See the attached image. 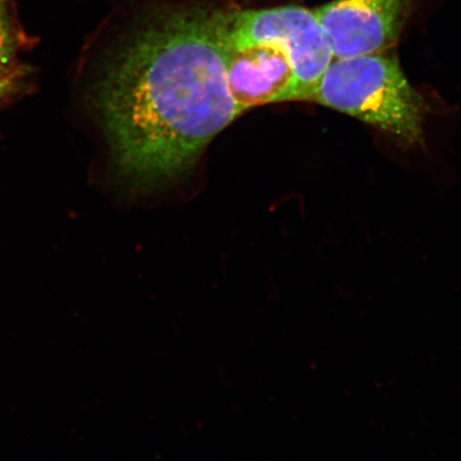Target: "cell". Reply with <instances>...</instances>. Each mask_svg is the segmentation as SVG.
<instances>
[{
  "label": "cell",
  "instance_id": "cell-1",
  "mask_svg": "<svg viewBox=\"0 0 461 461\" xmlns=\"http://www.w3.org/2000/svg\"><path fill=\"white\" fill-rule=\"evenodd\" d=\"M224 13L207 2L143 10L102 68L92 101L131 188L185 175L241 113L228 84Z\"/></svg>",
  "mask_w": 461,
  "mask_h": 461
},
{
  "label": "cell",
  "instance_id": "cell-2",
  "mask_svg": "<svg viewBox=\"0 0 461 461\" xmlns=\"http://www.w3.org/2000/svg\"><path fill=\"white\" fill-rule=\"evenodd\" d=\"M303 102L348 114L402 146L424 142L428 106L408 82L397 58L384 51L333 59Z\"/></svg>",
  "mask_w": 461,
  "mask_h": 461
},
{
  "label": "cell",
  "instance_id": "cell-3",
  "mask_svg": "<svg viewBox=\"0 0 461 461\" xmlns=\"http://www.w3.org/2000/svg\"><path fill=\"white\" fill-rule=\"evenodd\" d=\"M230 24L251 39L285 51L295 71L297 101L312 88L333 60L326 34L314 14L299 5L268 9L230 8Z\"/></svg>",
  "mask_w": 461,
  "mask_h": 461
},
{
  "label": "cell",
  "instance_id": "cell-4",
  "mask_svg": "<svg viewBox=\"0 0 461 461\" xmlns=\"http://www.w3.org/2000/svg\"><path fill=\"white\" fill-rule=\"evenodd\" d=\"M228 84L240 112L273 103L296 102L298 83L290 58L273 43L236 31L224 15Z\"/></svg>",
  "mask_w": 461,
  "mask_h": 461
},
{
  "label": "cell",
  "instance_id": "cell-5",
  "mask_svg": "<svg viewBox=\"0 0 461 461\" xmlns=\"http://www.w3.org/2000/svg\"><path fill=\"white\" fill-rule=\"evenodd\" d=\"M417 0H332L314 10L333 59L382 53L399 40Z\"/></svg>",
  "mask_w": 461,
  "mask_h": 461
},
{
  "label": "cell",
  "instance_id": "cell-6",
  "mask_svg": "<svg viewBox=\"0 0 461 461\" xmlns=\"http://www.w3.org/2000/svg\"><path fill=\"white\" fill-rule=\"evenodd\" d=\"M25 42V34L17 22L15 0H0V83L27 71L17 62Z\"/></svg>",
  "mask_w": 461,
  "mask_h": 461
},
{
  "label": "cell",
  "instance_id": "cell-7",
  "mask_svg": "<svg viewBox=\"0 0 461 461\" xmlns=\"http://www.w3.org/2000/svg\"><path fill=\"white\" fill-rule=\"evenodd\" d=\"M26 77L27 72H24L0 83V107L20 94L23 86H25Z\"/></svg>",
  "mask_w": 461,
  "mask_h": 461
}]
</instances>
